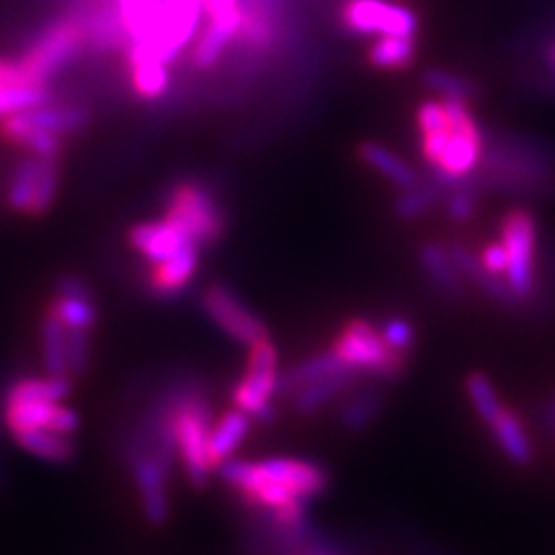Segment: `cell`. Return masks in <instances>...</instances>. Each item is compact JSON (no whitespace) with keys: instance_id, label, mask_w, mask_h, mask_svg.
<instances>
[{"instance_id":"cell-1","label":"cell","mask_w":555,"mask_h":555,"mask_svg":"<svg viewBox=\"0 0 555 555\" xmlns=\"http://www.w3.org/2000/svg\"><path fill=\"white\" fill-rule=\"evenodd\" d=\"M211 403L197 382H183L173 410V440L183 467V475L193 489H206L214 465L208 461V438H211Z\"/></svg>"},{"instance_id":"cell-2","label":"cell","mask_w":555,"mask_h":555,"mask_svg":"<svg viewBox=\"0 0 555 555\" xmlns=\"http://www.w3.org/2000/svg\"><path fill=\"white\" fill-rule=\"evenodd\" d=\"M481 163L486 177L495 188L514 190V193H537L555 183L551 151L524 137L500 139L489 151H483Z\"/></svg>"},{"instance_id":"cell-3","label":"cell","mask_w":555,"mask_h":555,"mask_svg":"<svg viewBox=\"0 0 555 555\" xmlns=\"http://www.w3.org/2000/svg\"><path fill=\"white\" fill-rule=\"evenodd\" d=\"M332 352L357 375H371L377 382H393L408 371V357L398 354L382 338L379 326L363 318L343 322L332 343Z\"/></svg>"},{"instance_id":"cell-4","label":"cell","mask_w":555,"mask_h":555,"mask_svg":"<svg viewBox=\"0 0 555 555\" xmlns=\"http://www.w3.org/2000/svg\"><path fill=\"white\" fill-rule=\"evenodd\" d=\"M165 218L181 228L199 248L214 246L228 230V216L214 190L195 179H183L167 188Z\"/></svg>"},{"instance_id":"cell-5","label":"cell","mask_w":555,"mask_h":555,"mask_svg":"<svg viewBox=\"0 0 555 555\" xmlns=\"http://www.w3.org/2000/svg\"><path fill=\"white\" fill-rule=\"evenodd\" d=\"M275 396H281V369H278V350L271 338L250 345L246 375L232 389V403L246 412L250 420L262 424L273 422Z\"/></svg>"},{"instance_id":"cell-6","label":"cell","mask_w":555,"mask_h":555,"mask_svg":"<svg viewBox=\"0 0 555 555\" xmlns=\"http://www.w3.org/2000/svg\"><path fill=\"white\" fill-rule=\"evenodd\" d=\"M86 47V35L79 16H67L49 24L38 38L30 42L20 59V65L28 83H42L63 73L67 65H73L75 59L81 54Z\"/></svg>"},{"instance_id":"cell-7","label":"cell","mask_w":555,"mask_h":555,"mask_svg":"<svg viewBox=\"0 0 555 555\" xmlns=\"http://www.w3.org/2000/svg\"><path fill=\"white\" fill-rule=\"evenodd\" d=\"M338 26L352 38H414L420 16L391 0H338Z\"/></svg>"},{"instance_id":"cell-8","label":"cell","mask_w":555,"mask_h":555,"mask_svg":"<svg viewBox=\"0 0 555 555\" xmlns=\"http://www.w3.org/2000/svg\"><path fill=\"white\" fill-rule=\"evenodd\" d=\"M500 238L509 257L507 283L520 304L530 301L537 289V218L530 208H509L500 220Z\"/></svg>"},{"instance_id":"cell-9","label":"cell","mask_w":555,"mask_h":555,"mask_svg":"<svg viewBox=\"0 0 555 555\" xmlns=\"http://www.w3.org/2000/svg\"><path fill=\"white\" fill-rule=\"evenodd\" d=\"M199 304H202V310L208 315V320H211L218 328H222V332L230 338H234L236 343L250 347L259 340L269 338V328L264 326V322L259 320L230 287L218 285V283L208 285L202 292Z\"/></svg>"},{"instance_id":"cell-10","label":"cell","mask_w":555,"mask_h":555,"mask_svg":"<svg viewBox=\"0 0 555 555\" xmlns=\"http://www.w3.org/2000/svg\"><path fill=\"white\" fill-rule=\"evenodd\" d=\"M128 470L132 475L139 507H142L146 524L153 528L167 526L169 514H171V500H169L171 470H167V467L155 456L137 459Z\"/></svg>"},{"instance_id":"cell-11","label":"cell","mask_w":555,"mask_h":555,"mask_svg":"<svg viewBox=\"0 0 555 555\" xmlns=\"http://www.w3.org/2000/svg\"><path fill=\"white\" fill-rule=\"evenodd\" d=\"M3 422L5 428L12 433L33 430V428H47L61 433V436H73L79 430V414L61 403L49 401H24V403H3Z\"/></svg>"},{"instance_id":"cell-12","label":"cell","mask_w":555,"mask_h":555,"mask_svg":"<svg viewBox=\"0 0 555 555\" xmlns=\"http://www.w3.org/2000/svg\"><path fill=\"white\" fill-rule=\"evenodd\" d=\"M128 243L146 262L160 264L195 241H190V236L181 228H177V224L163 216L160 220L132 224L128 232Z\"/></svg>"},{"instance_id":"cell-13","label":"cell","mask_w":555,"mask_h":555,"mask_svg":"<svg viewBox=\"0 0 555 555\" xmlns=\"http://www.w3.org/2000/svg\"><path fill=\"white\" fill-rule=\"evenodd\" d=\"M199 267V246L190 243L181 253L153 264L146 275V289L155 299H173L190 285Z\"/></svg>"},{"instance_id":"cell-14","label":"cell","mask_w":555,"mask_h":555,"mask_svg":"<svg viewBox=\"0 0 555 555\" xmlns=\"http://www.w3.org/2000/svg\"><path fill=\"white\" fill-rule=\"evenodd\" d=\"M447 250H449L451 259H454V264H456V269L461 271L465 281H470L473 285H477L486 294V297L493 299L500 306H505V308L520 306V301L516 299V294L512 292L509 283L486 271L481 267L479 255L473 253L470 246H465L463 241H451V243H447Z\"/></svg>"},{"instance_id":"cell-15","label":"cell","mask_w":555,"mask_h":555,"mask_svg":"<svg viewBox=\"0 0 555 555\" xmlns=\"http://www.w3.org/2000/svg\"><path fill=\"white\" fill-rule=\"evenodd\" d=\"M493 442L498 444L500 454L516 467H530L534 463V444L530 430L520 420L518 412L507 408L498 414V420L489 426Z\"/></svg>"},{"instance_id":"cell-16","label":"cell","mask_w":555,"mask_h":555,"mask_svg":"<svg viewBox=\"0 0 555 555\" xmlns=\"http://www.w3.org/2000/svg\"><path fill=\"white\" fill-rule=\"evenodd\" d=\"M241 30V14H232V16H211L208 20L206 28L202 30V35L195 42L193 49V65L197 69H211L220 63L222 54L228 51V47L232 42H236Z\"/></svg>"},{"instance_id":"cell-17","label":"cell","mask_w":555,"mask_h":555,"mask_svg":"<svg viewBox=\"0 0 555 555\" xmlns=\"http://www.w3.org/2000/svg\"><path fill=\"white\" fill-rule=\"evenodd\" d=\"M357 377H359L357 373L347 369V371H340L336 375H328V377H322L318 382H310V385L301 387L299 391H294L289 396L292 410L304 414V416L315 414V412L324 410L326 405H332L334 401H338V398L350 393Z\"/></svg>"},{"instance_id":"cell-18","label":"cell","mask_w":555,"mask_h":555,"mask_svg":"<svg viewBox=\"0 0 555 555\" xmlns=\"http://www.w3.org/2000/svg\"><path fill=\"white\" fill-rule=\"evenodd\" d=\"M420 264L428 278V283L436 287L442 297L459 299L465 287V278L456 269L447 246L438 241H426L420 248Z\"/></svg>"},{"instance_id":"cell-19","label":"cell","mask_w":555,"mask_h":555,"mask_svg":"<svg viewBox=\"0 0 555 555\" xmlns=\"http://www.w3.org/2000/svg\"><path fill=\"white\" fill-rule=\"evenodd\" d=\"M250 416L241 410H230L228 414H222V420L214 424L211 428V438H208V461L214 465V473L222 463H228L236 449L243 444V440L248 438L250 433Z\"/></svg>"},{"instance_id":"cell-20","label":"cell","mask_w":555,"mask_h":555,"mask_svg":"<svg viewBox=\"0 0 555 555\" xmlns=\"http://www.w3.org/2000/svg\"><path fill=\"white\" fill-rule=\"evenodd\" d=\"M12 440L16 447L28 451V454L54 465H67L77 456V444L73 436H61V433L47 430V428L12 433Z\"/></svg>"},{"instance_id":"cell-21","label":"cell","mask_w":555,"mask_h":555,"mask_svg":"<svg viewBox=\"0 0 555 555\" xmlns=\"http://www.w3.org/2000/svg\"><path fill=\"white\" fill-rule=\"evenodd\" d=\"M357 153L363 165H369L373 171L379 173V177H385L389 183L398 185L401 190H410L422 183L420 173H416L401 155L387 146H382L377 142H361Z\"/></svg>"},{"instance_id":"cell-22","label":"cell","mask_w":555,"mask_h":555,"mask_svg":"<svg viewBox=\"0 0 555 555\" xmlns=\"http://www.w3.org/2000/svg\"><path fill=\"white\" fill-rule=\"evenodd\" d=\"M42 163L44 158H38V155H26L24 160L14 165L5 190V204L12 214L28 218L35 190H38V181L42 173Z\"/></svg>"},{"instance_id":"cell-23","label":"cell","mask_w":555,"mask_h":555,"mask_svg":"<svg viewBox=\"0 0 555 555\" xmlns=\"http://www.w3.org/2000/svg\"><path fill=\"white\" fill-rule=\"evenodd\" d=\"M73 393V379L69 377H22L12 382L3 393V403H24V401H49L61 403Z\"/></svg>"},{"instance_id":"cell-24","label":"cell","mask_w":555,"mask_h":555,"mask_svg":"<svg viewBox=\"0 0 555 555\" xmlns=\"http://www.w3.org/2000/svg\"><path fill=\"white\" fill-rule=\"evenodd\" d=\"M385 408V393L377 387L350 391L338 410V422L347 433L366 430Z\"/></svg>"},{"instance_id":"cell-25","label":"cell","mask_w":555,"mask_h":555,"mask_svg":"<svg viewBox=\"0 0 555 555\" xmlns=\"http://www.w3.org/2000/svg\"><path fill=\"white\" fill-rule=\"evenodd\" d=\"M340 371H347V366L332 350L306 357L304 361L297 363V366H292L289 371L281 373V393L292 396L294 391H299L301 387L310 385V382L336 375Z\"/></svg>"},{"instance_id":"cell-26","label":"cell","mask_w":555,"mask_h":555,"mask_svg":"<svg viewBox=\"0 0 555 555\" xmlns=\"http://www.w3.org/2000/svg\"><path fill=\"white\" fill-rule=\"evenodd\" d=\"M42 363L51 377H69L67 369V328L49 308L42 315ZM73 379V377H69Z\"/></svg>"},{"instance_id":"cell-27","label":"cell","mask_w":555,"mask_h":555,"mask_svg":"<svg viewBox=\"0 0 555 555\" xmlns=\"http://www.w3.org/2000/svg\"><path fill=\"white\" fill-rule=\"evenodd\" d=\"M465 393L477 414V420L486 428H489L498 420V414L505 410V403H502V398L498 396L495 385L489 379V375H483L479 371L465 377Z\"/></svg>"},{"instance_id":"cell-28","label":"cell","mask_w":555,"mask_h":555,"mask_svg":"<svg viewBox=\"0 0 555 555\" xmlns=\"http://www.w3.org/2000/svg\"><path fill=\"white\" fill-rule=\"evenodd\" d=\"M47 308L65 324V328L93 332V326L98 324V308L93 301V294H83V297H65V294H54V299H51Z\"/></svg>"},{"instance_id":"cell-29","label":"cell","mask_w":555,"mask_h":555,"mask_svg":"<svg viewBox=\"0 0 555 555\" xmlns=\"http://www.w3.org/2000/svg\"><path fill=\"white\" fill-rule=\"evenodd\" d=\"M130 89L142 100H158L169 89V65L160 61H142L128 65Z\"/></svg>"},{"instance_id":"cell-30","label":"cell","mask_w":555,"mask_h":555,"mask_svg":"<svg viewBox=\"0 0 555 555\" xmlns=\"http://www.w3.org/2000/svg\"><path fill=\"white\" fill-rule=\"evenodd\" d=\"M416 59L414 38H379L369 49V61L377 69H405Z\"/></svg>"},{"instance_id":"cell-31","label":"cell","mask_w":555,"mask_h":555,"mask_svg":"<svg viewBox=\"0 0 555 555\" xmlns=\"http://www.w3.org/2000/svg\"><path fill=\"white\" fill-rule=\"evenodd\" d=\"M49 102H51L49 86H42V83L0 86V118L42 107V104H49Z\"/></svg>"},{"instance_id":"cell-32","label":"cell","mask_w":555,"mask_h":555,"mask_svg":"<svg viewBox=\"0 0 555 555\" xmlns=\"http://www.w3.org/2000/svg\"><path fill=\"white\" fill-rule=\"evenodd\" d=\"M424 86L433 93H440L444 100H463V102H470L479 95L477 83L467 77L454 75V73H447V69H438V67H430L424 73Z\"/></svg>"},{"instance_id":"cell-33","label":"cell","mask_w":555,"mask_h":555,"mask_svg":"<svg viewBox=\"0 0 555 555\" xmlns=\"http://www.w3.org/2000/svg\"><path fill=\"white\" fill-rule=\"evenodd\" d=\"M440 193H442V188L436 181L420 183L410 190H403V193L396 197L393 214L405 222L422 218L426 211H430V208L436 206Z\"/></svg>"},{"instance_id":"cell-34","label":"cell","mask_w":555,"mask_h":555,"mask_svg":"<svg viewBox=\"0 0 555 555\" xmlns=\"http://www.w3.org/2000/svg\"><path fill=\"white\" fill-rule=\"evenodd\" d=\"M59 185H61V158H44L28 218H42L51 211V206L56 204Z\"/></svg>"},{"instance_id":"cell-35","label":"cell","mask_w":555,"mask_h":555,"mask_svg":"<svg viewBox=\"0 0 555 555\" xmlns=\"http://www.w3.org/2000/svg\"><path fill=\"white\" fill-rule=\"evenodd\" d=\"M67 369L69 377H83L91 369V332L67 328Z\"/></svg>"},{"instance_id":"cell-36","label":"cell","mask_w":555,"mask_h":555,"mask_svg":"<svg viewBox=\"0 0 555 555\" xmlns=\"http://www.w3.org/2000/svg\"><path fill=\"white\" fill-rule=\"evenodd\" d=\"M414 124H416V132H420V137H424V134H436V132L451 130L454 120H451V116L444 107V102L426 100V102L420 104V107H416Z\"/></svg>"},{"instance_id":"cell-37","label":"cell","mask_w":555,"mask_h":555,"mask_svg":"<svg viewBox=\"0 0 555 555\" xmlns=\"http://www.w3.org/2000/svg\"><path fill=\"white\" fill-rule=\"evenodd\" d=\"M379 334H382V338L387 340L391 350H396L398 354H403V357H408L412 352L414 340H416L414 326L405 318H398V315H391V318L382 322Z\"/></svg>"},{"instance_id":"cell-38","label":"cell","mask_w":555,"mask_h":555,"mask_svg":"<svg viewBox=\"0 0 555 555\" xmlns=\"http://www.w3.org/2000/svg\"><path fill=\"white\" fill-rule=\"evenodd\" d=\"M479 259H481V267L489 271V273H493V275H502V273H507V269H509V257H507V250H505V246H502L500 241H495V243H489V246H486L481 253H479Z\"/></svg>"},{"instance_id":"cell-39","label":"cell","mask_w":555,"mask_h":555,"mask_svg":"<svg viewBox=\"0 0 555 555\" xmlns=\"http://www.w3.org/2000/svg\"><path fill=\"white\" fill-rule=\"evenodd\" d=\"M20 83H28L20 61L0 59V86H20Z\"/></svg>"},{"instance_id":"cell-40","label":"cell","mask_w":555,"mask_h":555,"mask_svg":"<svg viewBox=\"0 0 555 555\" xmlns=\"http://www.w3.org/2000/svg\"><path fill=\"white\" fill-rule=\"evenodd\" d=\"M542 422H544V426H546L548 430H553V433H555V396H553V401H548V405L544 408V412H542Z\"/></svg>"},{"instance_id":"cell-41","label":"cell","mask_w":555,"mask_h":555,"mask_svg":"<svg viewBox=\"0 0 555 555\" xmlns=\"http://www.w3.org/2000/svg\"><path fill=\"white\" fill-rule=\"evenodd\" d=\"M544 61L548 63V67L555 73V40L544 47Z\"/></svg>"},{"instance_id":"cell-42","label":"cell","mask_w":555,"mask_h":555,"mask_svg":"<svg viewBox=\"0 0 555 555\" xmlns=\"http://www.w3.org/2000/svg\"><path fill=\"white\" fill-rule=\"evenodd\" d=\"M5 481H8V475H5V463H3V456H0V491L5 489Z\"/></svg>"}]
</instances>
